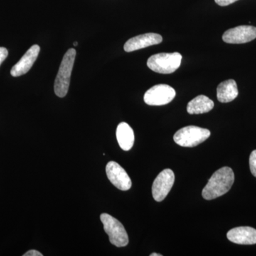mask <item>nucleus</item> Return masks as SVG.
Here are the masks:
<instances>
[{
  "label": "nucleus",
  "mask_w": 256,
  "mask_h": 256,
  "mask_svg": "<svg viewBox=\"0 0 256 256\" xmlns=\"http://www.w3.org/2000/svg\"><path fill=\"white\" fill-rule=\"evenodd\" d=\"M250 172L256 178V150L252 152L249 159Z\"/></svg>",
  "instance_id": "obj_16"
},
{
  "label": "nucleus",
  "mask_w": 256,
  "mask_h": 256,
  "mask_svg": "<svg viewBox=\"0 0 256 256\" xmlns=\"http://www.w3.org/2000/svg\"><path fill=\"white\" fill-rule=\"evenodd\" d=\"M237 1H238V0H215V2L220 6H225L233 4Z\"/></svg>",
  "instance_id": "obj_18"
},
{
  "label": "nucleus",
  "mask_w": 256,
  "mask_h": 256,
  "mask_svg": "<svg viewBox=\"0 0 256 256\" xmlns=\"http://www.w3.org/2000/svg\"><path fill=\"white\" fill-rule=\"evenodd\" d=\"M162 42L161 35L156 33H148L133 37L128 40L124 45V50L126 52L142 50L146 47L159 44Z\"/></svg>",
  "instance_id": "obj_10"
},
{
  "label": "nucleus",
  "mask_w": 256,
  "mask_h": 256,
  "mask_svg": "<svg viewBox=\"0 0 256 256\" xmlns=\"http://www.w3.org/2000/svg\"><path fill=\"white\" fill-rule=\"evenodd\" d=\"M24 256H42L41 252H37L36 250H30L26 254H24Z\"/></svg>",
  "instance_id": "obj_19"
},
{
  "label": "nucleus",
  "mask_w": 256,
  "mask_h": 256,
  "mask_svg": "<svg viewBox=\"0 0 256 256\" xmlns=\"http://www.w3.org/2000/svg\"><path fill=\"white\" fill-rule=\"evenodd\" d=\"M234 173L232 168L224 166L214 173L202 191V196L206 200H212L225 194L230 190L234 182Z\"/></svg>",
  "instance_id": "obj_1"
},
{
  "label": "nucleus",
  "mask_w": 256,
  "mask_h": 256,
  "mask_svg": "<svg viewBox=\"0 0 256 256\" xmlns=\"http://www.w3.org/2000/svg\"><path fill=\"white\" fill-rule=\"evenodd\" d=\"M76 55V52L74 48H70L64 55L54 82V92L58 97H65L68 92Z\"/></svg>",
  "instance_id": "obj_2"
},
{
  "label": "nucleus",
  "mask_w": 256,
  "mask_h": 256,
  "mask_svg": "<svg viewBox=\"0 0 256 256\" xmlns=\"http://www.w3.org/2000/svg\"><path fill=\"white\" fill-rule=\"evenodd\" d=\"M8 56V50L4 47H0V66L6 60Z\"/></svg>",
  "instance_id": "obj_17"
},
{
  "label": "nucleus",
  "mask_w": 256,
  "mask_h": 256,
  "mask_svg": "<svg viewBox=\"0 0 256 256\" xmlns=\"http://www.w3.org/2000/svg\"><path fill=\"white\" fill-rule=\"evenodd\" d=\"M74 46H76L77 45H78V42H74Z\"/></svg>",
  "instance_id": "obj_21"
},
{
  "label": "nucleus",
  "mask_w": 256,
  "mask_h": 256,
  "mask_svg": "<svg viewBox=\"0 0 256 256\" xmlns=\"http://www.w3.org/2000/svg\"><path fill=\"white\" fill-rule=\"evenodd\" d=\"M238 95L236 82L232 79L220 82L217 88V98L220 102H232Z\"/></svg>",
  "instance_id": "obj_13"
},
{
  "label": "nucleus",
  "mask_w": 256,
  "mask_h": 256,
  "mask_svg": "<svg viewBox=\"0 0 256 256\" xmlns=\"http://www.w3.org/2000/svg\"><path fill=\"white\" fill-rule=\"evenodd\" d=\"M100 220L112 245L117 247H124L128 245L129 238L127 232L118 220L108 214H102Z\"/></svg>",
  "instance_id": "obj_5"
},
{
  "label": "nucleus",
  "mask_w": 256,
  "mask_h": 256,
  "mask_svg": "<svg viewBox=\"0 0 256 256\" xmlns=\"http://www.w3.org/2000/svg\"><path fill=\"white\" fill-rule=\"evenodd\" d=\"M150 256H162V255L159 254H150Z\"/></svg>",
  "instance_id": "obj_20"
},
{
  "label": "nucleus",
  "mask_w": 256,
  "mask_h": 256,
  "mask_svg": "<svg viewBox=\"0 0 256 256\" xmlns=\"http://www.w3.org/2000/svg\"><path fill=\"white\" fill-rule=\"evenodd\" d=\"M210 136V131L205 128L193 126H186L175 133L174 140L178 146L193 148L204 142Z\"/></svg>",
  "instance_id": "obj_4"
},
{
  "label": "nucleus",
  "mask_w": 256,
  "mask_h": 256,
  "mask_svg": "<svg viewBox=\"0 0 256 256\" xmlns=\"http://www.w3.org/2000/svg\"><path fill=\"white\" fill-rule=\"evenodd\" d=\"M176 92L166 84L154 86L144 94V101L149 106H164L172 101Z\"/></svg>",
  "instance_id": "obj_6"
},
{
  "label": "nucleus",
  "mask_w": 256,
  "mask_h": 256,
  "mask_svg": "<svg viewBox=\"0 0 256 256\" xmlns=\"http://www.w3.org/2000/svg\"><path fill=\"white\" fill-rule=\"evenodd\" d=\"M106 174L110 182L120 190L127 191L132 186V181L126 170L116 162L110 161L108 163Z\"/></svg>",
  "instance_id": "obj_9"
},
{
  "label": "nucleus",
  "mask_w": 256,
  "mask_h": 256,
  "mask_svg": "<svg viewBox=\"0 0 256 256\" xmlns=\"http://www.w3.org/2000/svg\"><path fill=\"white\" fill-rule=\"evenodd\" d=\"M172 170L166 169L158 174L152 184V196L156 202L163 201L172 188L174 183Z\"/></svg>",
  "instance_id": "obj_7"
},
{
  "label": "nucleus",
  "mask_w": 256,
  "mask_h": 256,
  "mask_svg": "<svg viewBox=\"0 0 256 256\" xmlns=\"http://www.w3.org/2000/svg\"><path fill=\"white\" fill-rule=\"evenodd\" d=\"M116 137L121 149L128 151L132 148L134 142V132L126 122H121L118 124L116 130Z\"/></svg>",
  "instance_id": "obj_14"
},
{
  "label": "nucleus",
  "mask_w": 256,
  "mask_h": 256,
  "mask_svg": "<svg viewBox=\"0 0 256 256\" xmlns=\"http://www.w3.org/2000/svg\"><path fill=\"white\" fill-rule=\"evenodd\" d=\"M224 42L228 44H245L256 38V28L249 25H242L230 28L224 32Z\"/></svg>",
  "instance_id": "obj_8"
},
{
  "label": "nucleus",
  "mask_w": 256,
  "mask_h": 256,
  "mask_svg": "<svg viewBox=\"0 0 256 256\" xmlns=\"http://www.w3.org/2000/svg\"><path fill=\"white\" fill-rule=\"evenodd\" d=\"M182 56L178 52L160 53L150 57L148 66L153 72L162 74H170L176 72L181 65Z\"/></svg>",
  "instance_id": "obj_3"
},
{
  "label": "nucleus",
  "mask_w": 256,
  "mask_h": 256,
  "mask_svg": "<svg viewBox=\"0 0 256 256\" xmlns=\"http://www.w3.org/2000/svg\"><path fill=\"white\" fill-rule=\"evenodd\" d=\"M227 238L234 244L254 245L256 244V229L249 226L236 227L229 230Z\"/></svg>",
  "instance_id": "obj_12"
},
{
  "label": "nucleus",
  "mask_w": 256,
  "mask_h": 256,
  "mask_svg": "<svg viewBox=\"0 0 256 256\" xmlns=\"http://www.w3.org/2000/svg\"><path fill=\"white\" fill-rule=\"evenodd\" d=\"M214 102L207 96L200 95L192 99L188 105V114H206L214 108Z\"/></svg>",
  "instance_id": "obj_15"
},
{
  "label": "nucleus",
  "mask_w": 256,
  "mask_h": 256,
  "mask_svg": "<svg viewBox=\"0 0 256 256\" xmlns=\"http://www.w3.org/2000/svg\"><path fill=\"white\" fill-rule=\"evenodd\" d=\"M40 46L38 45L32 46L22 57L21 60L12 67L10 72L11 75L14 77H18L28 73L36 62L37 57L40 54Z\"/></svg>",
  "instance_id": "obj_11"
}]
</instances>
